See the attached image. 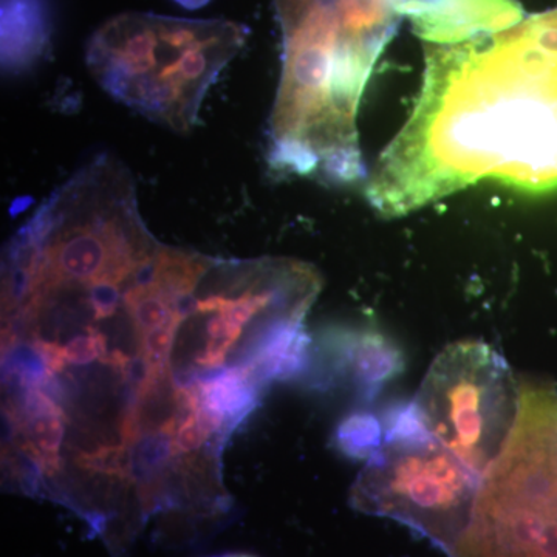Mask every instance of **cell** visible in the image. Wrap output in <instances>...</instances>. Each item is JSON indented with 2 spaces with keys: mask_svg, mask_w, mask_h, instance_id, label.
Instances as JSON below:
<instances>
[{
  "mask_svg": "<svg viewBox=\"0 0 557 557\" xmlns=\"http://www.w3.org/2000/svg\"><path fill=\"white\" fill-rule=\"evenodd\" d=\"M487 178L557 189V9L432 46L416 109L380 157L368 197L399 218Z\"/></svg>",
  "mask_w": 557,
  "mask_h": 557,
  "instance_id": "obj_1",
  "label": "cell"
},
{
  "mask_svg": "<svg viewBox=\"0 0 557 557\" xmlns=\"http://www.w3.org/2000/svg\"><path fill=\"white\" fill-rule=\"evenodd\" d=\"M398 13L409 17L421 39L435 46L497 35L523 21L518 0H399Z\"/></svg>",
  "mask_w": 557,
  "mask_h": 557,
  "instance_id": "obj_7",
  "label": "cell"
},
{
  "mask_svg": "<svg viewBox=\"0 0 557 557\" xmlns=\"http://www.w3.org/2000/svg\"><path fill=\"white\" fill-rule=\"evenodd\" d=\"M49 42L44 0H2V61L9 72L30 67Z\"/></svg>",
  "mask_w": 557,
  "mask_h": 557,
  "instance_id": "obj_8",
  "label": "cell"
},
{
  "mask_svg": "<svg viewBox=\"0 0 557 557\" xmlns=\"http://www.w3.org/2000/svg\"><path fill=\"white\" fill-rule=\"evenodd\" d=\"M333 443L343 456L369 461L386 443L383 421L370 410H355L341 420Z\"/></svg>",
  "mask_w": 557,
  "mask_h": 557,
  "instance_id": "obj_9",
  "label": "cell"
},
{
  "mask_svg": "<svg viewBox=\"0 0 557 557\" xmlns=\"http://www.w3.org/2000/svg\"><path fill=\"white\" fill-rule=\"evenodd\" d=\"M178 3H182L186 9H199V7L205 5L208 0H177Z\"/></svg>",
  "mask_w": 557,
  "mask_h": 557,
  "instance_id": "obj_11",
  "label": "cell"
},
{
  "mask_svg": "<svg viewBox=\"0 0 557 557\" xmlns=\"http://www.w3.org/2000/svg\"><path fill=\"white\" fill-rule=\"evenodd\" d=\"M245 39L247 30L236 22L126 13L95 32L87 65L110 97L172 131L188 132L209 87Z\"/></svg>",
  "mask_w": 557,
  "mask_h": 557,
  "instance_id": "obj_2",
  "label": "cell"
},
{
  "mask_svg": "<svg viewBox=\"0 0 557 557\" xmlns=\"http://www.w3.org/2000/svg\"><path fill=\"white\" fill-rule=\"evenodd\" d=\"M453 557H557V392L523 380L515 428L480 478Z\"/></svg>",
  "mask_w": 557,
  "mask_h": 557,
  "instance_id": "obj_3",
  "label": "cell"
},
{
  "mask_svg": "<svg viewBox=\"0 0 557 557\" xmlns=\"http://www.w3.org/2000/svg\"><path fill=\"white\" fill-rule=\"evenodd\" d=\"M384 440L394 445H420L432 437L424 420L423 412L418 408L416 399H399L392 403L383 413Z\"/></svg>",
  "mask_w": 557,
  "mask_h": 557,
  "instance_id": "obj_10",
  "label": "cell"
},
{
  "mask_svg": "<svg viewBox=\"0 0 557 557\" xmlns=\"http://www.w3.org/2000/svg\"><path fill=\"white\" fill-rule=\"evenodd\" d=\"M416 401L432 437L482 478L515 428L519 386L496 348L460 341L432 362Z\"/></svg>",
  "mask_w": 557,
  "mask_h": 557,
  "instance_id": "obj_4",
  "label": "cell"
},
{
  "mask_svg": "<svg viewBox=\"0 0 557 557\" xmlns=\"http://www.w3.org/2000/svg\"><path fill=\"white\" fill-rule=\"evenodd\" d=\"M406 368L405 351L375 329H327L311 347L310 383L346 386L358 401L372 403Z\"/></svg>",
  "mask_w": 557,
  "mask_h": 557,
  "instance_id": "obj_6",
  "label": "cell"
},
{
  "mask_svg": "<svg viewBox=\"0 0 557 557\" xmlns=\"http://www.w3.org/2000/svg\"><path fill=\"white\" fill-rule=\"evenodd\" d=\"M211 557H258L255 555H248V553H226V555L211 556Z\"/></svg>",
  "mask_w": 557,
  "mask_h": 557,
  "instance_id": "obj_12",
  "label": "cell"
},
{
  "mask_svg": "<svg viewBox=\"0 0 557 557\" xmlns=\"http://www.w3.org/2000/svg\"><path fill=\"white\" fill-rule=\"evenodd\" d=\"M479 485V475L437 440L384 443L355 480L350 505L409 527L453 557L471 522Z\"/></svg>",
  "mask_w": 557,
  "mask_h": 557,
  "instance_id": "obj_5",
  "label": "cell"
}]
</instances>
